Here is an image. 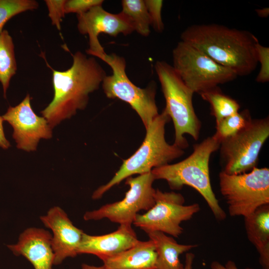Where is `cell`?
Instances as JSON below:
<instances>
[{"instance_id": "cell-30", "label": "cell", "mask_w": 269, "mask_h": 269, "mask_svg": "<svg viewBox=\"0 0 269 269\" xmlns=\"http://www.w3.org/2000/svg\"><path fill=\"white\" fill-rule=\"evenodd\" d=\"M2 117L0 116V147L3 149H7L10 146L9 142L6 138L3 131Z\"/></svg>"}, {"instance_id": "cell-31", "label": "cell", "mask_w": 269, "mask_h": 269, "mask_svg": "<svg viewBox=\"0 0 269 269\" xmlns=\"http://www.w3.org/2000/svg\"><path fill=\"white\" fill-rule=\"evenodd\" d=\"M195 255L192 253H187L185 255V265L182 269H193V263Z\"/></svg>"}, {"instance_id": "cell-21", "label": "cell", "mask_w": 269, "mask_h": 269, "mask_svg": "<svg viewBox=\"0 0 269 269\" xmlns=\"http://www.w3.org/2000/svg\"><path fill=\"white\" fill-rule=\"evenodd\" d=\"M16 70L13 40L8 32L3 30L0 33V82L4 97H6L10 79L15 75Z\"/></svg>"}, {"instance_id": "cell-29", "label": "cell", "mask_w": 269, "mask_h": 269, "mask_svg": "<svg viewBox=\"0 0 269 269\" xmlns=\"http://www.w3.org/2000/svg\"><path fill=\"white\" fill-rule=\"evenodd\" d=\"M211 269H238L236 263L231 261H228L226 264L223 266L217 261H213L210 265ZM245 269H256L251 268H246Z\"/></svg>"}, {"instance_id": "cell-28", "label": "cell", "mask_w": 269, "mask_h": 269, "mask_svg": "<svg viewBox=\"0 0 269 269\" xmlns=\"http://www.w3.org/2000/svg\"><path fill=\"white\" fill-rule=\"evenodd\" d=\"M65 0H46L45 2L48 10V15L52 24L59 30L61 29V22L65 14L64 4Z\"/></svg>"}, {"instance_id": "cell-13", "label": "cell", "mask_w": 269, "mask_h": 269, "mask_svg": "<svg viewBox=\"0 0 269 269\" xmlns=\"http://www.w3.org/2000/svg\"><path fill=\"white\" fill-rule=\"evenodd\" d=\"M27 94L15 107L10 106L2 117L13 128L12 137L16 147L26 151H35L41 139L52 137V128L43 117L37 116L30 104Z\"/></svg>"}, {"instance_id": "cell-33", "label": "cell", "mask_w": 269, "mask_h": 269, "mask_svg": "<svg viewBox=\"0 0 269 269\" xmlns=\"http://www.w3.org/2000/svg\"><path fill=\"white\" fill-rule=\"evenodd\" d=\"M82 269H107L104 266L96 267L83 264L82 265Z\"/></svg>"}, {"instance_id": "cell-2", "label": "cell", "mask_w": 269, "mask_h": 269, "mask_svg": "<svg viewBox=\"0 0 269 269\" xmlns=\"http://www.w3.org/2000/svg\"><path fill=\"white\" fill-rule=\"evenodd\" d=\"M52 70L54 97L41 113L53 128L86 108L90 94L99 88L107 74L95 58L80 51L73 55V63L68 69Z\"/></svg>"}, {"instance_id": "cell-12", "label": "cell", "mask_w": 269, "mask_h": 269, "mask_svg": "<svg viewBox=\"0 0 269 269\" xmlns=\"http://www.w3.org/2000/svg\"><path fill=\"white\" fill-rule=\"evenodd\" d=\"M79 32L89 37L88 54L102 59L107 54L99 40L102 33L116 37L120 34L127 35L134 31V25L122 11L112 13L105 10L102 5L94 7L87 12L77 15Z\"/></svg>"}, {"instance_id": "cell-5", "label": "cell", "mask_w": 269, "mask_h": 269, "mask_svg": "<svg viewBox=\"0 0 269 269\" xmlns=\"http://www.w3.org/2000/svg\"><path fill=\"white\" fill-rule=\"evenodd\" d=\"M154 68L165 100L163 110L174 125L173 144L184 149L188 146L184 135L189 134L196 140L201 128L193 105L194 93L182 81L172 66L166 62L158 61Z\"/></svg>"}, {"instance_id": "cell-17", "label": "cell", "mask_w": 269, "mask_h": 269, "mask_svg": "<svg viewBox=\"0 0 269 269\" xmlns=\"http://www.w3.org/2000/svg\"><path fill=\"white\" fill-rule=\"evenodd\" d=\"M157 254L152 241H139L132 248L103 261L107 269H155Z\"/></svg>"}, {"instance_id": "cell-3", "label": "cell", "mask_w": 269, "mask_h": 269, "mask_svg": "<svg viewBox=\"0 0 269 269\" xmlns=\"http://www.w3.org/2000/svg\"><path fill=\"white\" fill-rule=\"evenodd\" d=\"M221 142L213 135L193 146L192 153L184 160L174 164L153 168L151 172L155 180L167 181L173 190L187 185L197 191L205 200L215 218L222 221L226 218L213 191L209 174L211 154L219 149Z\"/></svg>"}, {"instance_id": "cell-18", "label": "cell", "mask_w": 269, "mask_h": 269, "mask_svg": "<svg viewBox=\"0 0 269 269\" xmlns=\"http://www.w3.org/2000/svg\"><path fill=\"white\" fill-rule=\"evenodd\" d=\"M247 237L259 254L263 269H269V204L244 218Z\"/></svg>"}, {"instance_id": "cell-8", "label": "cell", "mask_w": 269, "mask_h": 269, "mask_svg": "<svg viewBox=\"0 0 269 269\" xmlns=\"http://www.w3.org/2000/svg\"><path fill=\"white\" fill-rule=\"evenodd\" d=\"M102 60L112 69V74L106 75L101 84L106 96L129 104L146 130L159 115L155 101V85L150 84L145 88H140L134 85L126 74V61L122 56L115 53L107 54Z\"/></svg>"}, {"instance_id": "cell-4", "label": "cell", "mask_w": 269, "mask_h": 269, "mask_svg": "<svg viewBox=\"0 0 269 269\" xmlns=\"http://www.w3.org/2000/svg\"><path fill=\"white\" fill-rule=\"evenodd\" d=\"M170 120L164 110L159 114L146 129L145 136L139 148L123 160L108 182L94 192L93 199H100L113 186L133 175L150 172L153 168L169 164L184 154V149L174 144H169L165 140V127Z\"/></svg>"}, {"instance_id": "cell-15", "label": "cell", "mask_w": 269, "mask_h": 269, "mask_svg": "<svg viewBox=\"0 0 269 269\" xmlns=\"http://www.w3.org/2000/svg\"><path fill=\"white\" fill-rule=\"evenodd\" d=\"M138 241L132 225L120 224L117 230L105 235L93 236L84 233L78 255H94L103 261L132 248Z\"/></svg>"}, {"instance_id": "cell-10", "label": "cell", "mask_w": 269, "mask_h": 269, "mask_svg": "<svg viewBox=\"0 0 269 269\" xmlns=\"http://www.w3.org/2000/svg\"><path fill=\"white\" fill-rule=\"evenodd\" d=\"M154 198L153 207L144 214H137L133 223L145 233L159 231L178 237L183 230L181 223L191 219L200 210L197 203L185 205L184 197L173 191L156 189Z\"/></svg>"}, {"instance_id": "cell-7", "label": "cell", "mask_w": 269, "mask_h": 269, "mask_svg": "<svg viewBox=\"0 0 269 269\" xmlns=\"http://www.w3.org/2000/svg\"><path fill=\"white\" fill-rule=\"evenodd\" d=\"M220 192L231 216L244 218L260 207L269 204V169L254 168L240 174H219Z\"/></svg>"}, {"instance_id": "cell-26", "label": "cell", "mask_w": 269, "mask_h": 269, "mask_svg": "<svg viewBox=\"0 0 269 269\" xmlns=\"http://www.w3.org/2000/svg\"><path fill=\"white\" fill-rule=\"evenodd\" d=\"M258 63L261 65L260 70L256 80L258 83H264L269 81V48L261 45H257Z\"/></svg>"}, {"instance_id": "cell-27", "label": "cell", "mask_w": 269, "mask_h": 269, "mask_svg": "<svg viewBox=\"0 0 269 269\" xmlns=\"http://www.w3.org/2000/svg\"><path fill=\"white\" fill-rule=\"evenodd\" d=\"M102 0H66L64 4L65 14L76 13L81 14L87 12L92 8L102 5Z\"/></svg>"}, {"instance_id": "cell-20", "label": "cell", "mask_w": 269, "mask_h": 269, "mask_svg": "<svg viewBox=\"0 0 269 269\" xmlns=\"http://www.w3.org/2000/svg\"><path fill=\"white\" fill-rule=\"evenodd\" d=\"M199 94L210 104L211 114L215 118L216 125L223 119L239 112V103L223 93L218 86Z\"/></svg>"}, {"instance_id": "cell-23", "label": "cell", "mask_w": 269, "mask_h": 269, "mask_svg": "<svg viewBox=\"0 0 269 269\" xmlns=\"http://www.w3.org/2000/svg\"><path fill=\"white\" fill-rule=\"evenodd\" d=\"M251 119L247 109L227 117L216 125V131L213 135L221 142L244 128Z\"/></svg>"}, {"instance_id": "cell-32", "label": "cell", "mask_w": 269, "mask_h": 269, "mask_svg": "<svg viewBox=\"0 0 269 269\" xmlns=\"http://www.w3.org/2000/svg\"><path fill=\"white\" fill-rule=\"evenodd\" d=\"M257 14L261 17L266 18L269 14V9L268 7H265L261 9H256Z\"/></svg>"}, {"instance_id": "cell-22", "label": "cell", "mask_w": 269, "mask_h": 269, "mask_svg": "<svg viewBox=\"0 0 269 269\" xmlns=\"http://www.w3.org/2000/svg\"><path fill=\"white\" fill-rule=\"evenodd\" d=\"M122 5V12L131 20L134 31L142 36H148L151 26L144 0H123Z\"/></svg>"}, {"instance_id": "cell-19", "label": "cell", "mask_w": 269, "mask_h": 269, "mask_svg": "<svg viewBox=\"0 0 269 269\" xmlns=\"http://www.w3.org/2000/svg\"><path fill=\"white\" fill-rule=\"evenodd\" d=\"M153 242L157 254L155 269H182L179 256L197 247L178 244L172 237L159 231L146 232Z\"/></svg>"}, {"instance_id": "cell-25", "label": "cell", "mask_w": 269, "mask_h": 269, "mask_svg": "<svg viewBox=\"0 0 269 269\" xmlns=\"http://www.w3.org/2000/svg\"><path fill=\"white\" fill-rule=\"evenodd\" d=\"M145 4L150 21V26L157 32H162L164 25L161 17L163 1L161 0H145Z\"/></svg>"}, {"instance_id": "cell-6", "label": "cell", "mask_w": 269, "mask_h": 269, "mask_svg": "<svg viewBox=\"0 0 269 269\" xmlns=\"http://www.w3.org/2000/svg\"><path fill=\"white\" fill-rule=\"evenodd\" d=\"M172 59L174 70L194 93L199 94L238 77L229 68L182 40L173 49Z\"/></svg>"}, {"instance_id": "cell-11", "label": "cell", "mask_w": 269, "mask_h": 269, "mask_svg": "<svg viewBox=\"0 0 269 269\" xmlns=\"http://www.w3.org/2000/svg\"><path fill=\"white\" fill-rule=\"evenodd\" d=\"M125 180L129 189L122 200L86 212L84 219L89 221L106 218L120 225H132L138 212L147 211L153 207L155 189L152 184L155 179L151 172L135 177L131 176Z\"/></svg>"}, {"instance_id": "cell-14", "label": "cell", "mask_w": 269, "mask_h": 269, "mask_svg": "<svg viewBox=\"0 0 269 269\" xmlns=\"http://www.w3.org/2000/svg\"><path fill=\"white\" fill-rule=\"evenodd\" d=\"M40 220L52 232L54 265H59L66 258L78 255L84 232L73 225L63 209L53 207L46 215L41 216Z\"/></svg>"}, {"instance_id": "cell-9", "label": "cell", "mask_w": 269, "mask_h": 269, "mask_svg": "<svg viewBox=\"0 0 269 269\" xmlns=\"http://www.w3.org/2000/svg\"><path fill=\"white\" fill-rule=\"evenodd\" d=\"M269 136V117L252 118L244 128L221 142L222 171L231 175L251 171L257 165L260 151Z\"/></svg>"}, {"instance_id": "cell-24", "label": "cell", "mask_w": 269, "mask_h": 269, "mask_svg": "<svg viewBox=\"0 0 269 269\" xmlns=\"http://www.w3.org/2000/svg\"><path fill=\"white\" fill-rule=\"evenodd\" d=\"M38 2L34 0H0V33L5 24L20 13L37 9Z\"/></svg>"}, {"instance_id": "cell-1", "label": "cell", "mask_w": 269, "mask_h": 269, "mask_svg": "<svg viewBox=\"0 0 269 269\" xmlns=\"http://www.w3.org/2000/svg\"><path fill=\"white\" fill-rule=\"evenodd\" d=\"M180 40L198 49L237 76L251 74L257 68V37L251 32L211 23L188 26Z\"/></svg>"}, {"instance_id": "cell-16", "label": "cell", "mask_w": 269, "mask_h": 269, "mask_svg": "<svg viewBox=\"0 0 269 269\" xmlns=\"http://www.w3.org/2000/svg\"><path fill=\"white\" fill-rule=\"evenodd\" d=\"M52 235L43 229L29 228L19 236L17 243L7 247L16 256H23L34 269H52L54 255Z\"/></svg>"}]
</instances>
